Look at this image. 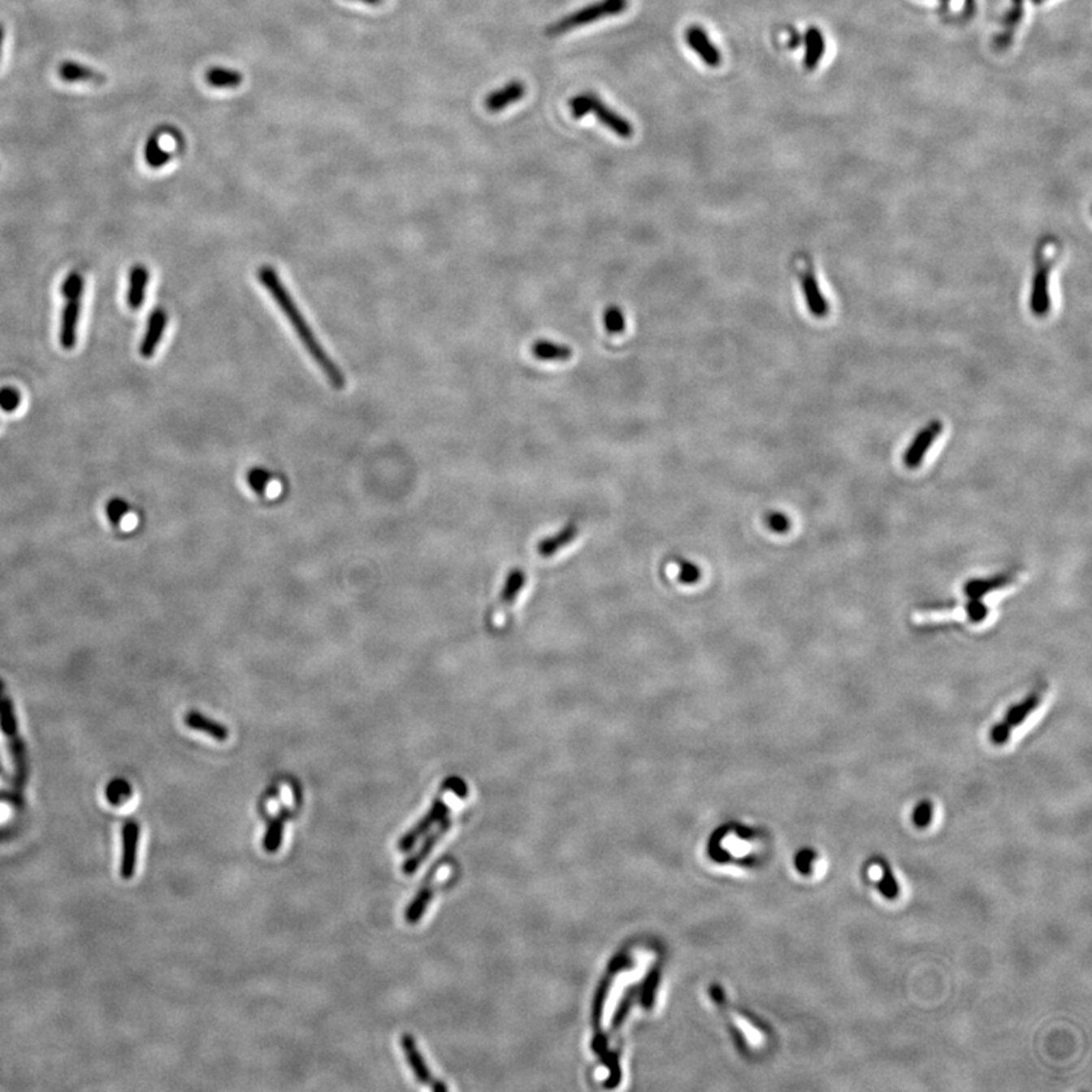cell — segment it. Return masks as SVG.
I'll return each mask as SVG.
<instances>
[{"label": "cell", "mask_w": 1092, "mask_h": 1092, "mask_svg": "<svg viewBox=\"0 0 1092 1092\" xmlns=\"http://www.w3.org/2000/svg\"><path fill=\"white\" fill-rule=\"evenodd\" d=\"M941 431H942V423L939 421H933L924 430L918 432L915 440L912 442V444L908 448V451H906V454H904V458H903L904 465L909 469L920 466L922 458L925 457L929 448L932 446L933 442L936 440V437L941 434Z\"/></svg>", "instance_id": "obj_9"}, {"label": "cell", "mask_w": 1092, "mask_h": 1092, "mask_svg": "<svg viewBox=\"0 0 1092 1092\" xmlns=\"http://www.w3.org/2000/svg\"><path fill=\"white\" fill-rule=\"evenodd\" d=\"M59 293L66 299V304L61 313V328H59V343L70 351L76 346L78 341V325H80V299L84 293V278L80 272L68 273L67 278L59 288Z\"/></svg>", "instance_id": "obj_3"}, {"label": "cell", "mask_w": 1092, "mask_h": 1092, "mask_svg": "<svg viewBox=\"0 0 1092 1092\" xmlns=\"http://www.w3.org/2000/svg\"><path fill=\"white\" fill-rule=\"evenodd\" d=\"M271 479V474L266 472L264 469H252L248 475V483L250 488L255 490L257 493H264L267 489V483Z\"/></svg>", "instance_id": "obj_34"}, {"label": "cell", "mask_w": 1092, "mask_h": 1092, "mask_svg": "<svg viewBox=\"0 0 1092 1092\" xmlns=\"http://www.w3.org/2000/svg\"><path fill=\"white\" fill-rule=\"evenodd\" d=\"M167 327V313L164 308H155L148 318L146 331L140 344V355L143 358H150L157 351Z\"/></svg>", "instance_id": "obj_10"}, {"label": "cell", "mask_w": 1092, "mask_h": 1092, "mask_svg": "<svg viewBox=\"0 0 1092 1092\" xmlns=\"http://www.w3.org/2000/svg\"><path fill=\"white\" fill-rule=\"evenodd\" d=\"M965 609H967L968 618L976 624L983 622L988 616V607L982 603L980 598H969Z\"/></svg>", "instance_id": "obj_33"}, {"label": "cell", "mask_w": 1092, "mask_h": 1092, "mask_svg": "<svg viewBox=\"0 0 1092 1092\" xmlns=\"http://www.w3.org/2000/svg\"><path fill=\"white\" fill-rule=\"evenodd\" d=\"M1011 731H1012V727H1011L1009 724H1006L1004 721L1000 722V724H997L995 727H992V730H990V740H992V743H995V745H1004V743L1009 740V738H1011Z\"/></svg>", "instance_id": "obj_37"}, {"label": "cell", "mask_w": 1092, "mask_h": 1092, "mask_svg": "<svg viewBox=\"0 0 1092 1092\" xmlns=\"http://www.w3.org/2000/svg\"><path fill=\"white\" fill-rule=\"evenodd\" d=\"M686 43L694 50L698 57L703 59L705 66L708 67H719L722 57L717 50V46L713 45L708 40V35L703 28L700 26H691L686 31Z\"/></svg>", "instance_id": "obj_11"}, {"label": "cell", "mask_w": 1092, "mask_h": 1092, "mask_svg": "<svg viewBox=\"0 0 1092 1092\" xmlns=\"http://www.w3.org/2000/svg\"><path fill=\"white\" fill-rule=\"evenodd\" d=\"M129 794H131V787H129V785H128L126 782H124V780H114L113 783H110L108 787H106V796H108V800H111L113 803H117V801L120 800V796L124 798V796H128Z\"/></svg>", "instance_id": "obj_36"}, {"label": "cell", "mask_w": 1092, "mask_h": 1092, "mask_svg": "<svg viewBox=\"0 0 1092 1092\" xmlns=\"http://www.w3.org/2000/svg\"><path fill=\"white\" fill-rule=\"evenodd\" d=\"M1021 17H1023V0H1013L1012 11L1009 12V15L1006 17V22H1004L1006 23V28H1009L1008 35L1012 37V29L1018 24V22H1021Z\"/></svg>", "instance_id": "obj_39"}, {"label": "cell", "mask_w": 1092, "mask_h": 1092, "mask_svg": "<svg viewBox=\"0 0 1092 1092\" xmlns=\"http://www.w3.org/2000/svg\"><path fill=\"white\" fill-rule=\"evenodd\" d=\"M0 730L8 743V750L11 754L12 763H14V771H15V785L19 789L28 782L29 775V762H28V751H26V743L20 736L19 730V719L15 713V707L11 696L6 691L5 682L0 680Z\"/></svg>", "instance_id": "obj_2"}, {"label": "cell", "mask_w": 1092, "mask_h": 1092, "mask_svg": "<svg viewBox=\"0 0 1092 1092\" xmlns=\"http://www.w3.org/2000/svg\"><path fill=\"white\" fill-rule=\"evenodd\" d=\"M577 535H578V526L575 523H568L565 528H561L556 535L542 539L537 545V552L542 557H552L554 554H557L558 551H561L569 544H572Z\"/></svg>", "instance_id": "obj_18"}, {"label": "cell", "mask_w": 1092, "mask_h": 1092, "mask_svg": "<svg viewBox=\"0 0 1092 1092\" xmlns=\"http://www.w3.org/2000/svg\"><path fill=\"white\" fill-rule=\"evenodd\" d=\"M675 561H677V566H678V581L682 584L692 586V584H696L698 581L701 580V570L695 563L689 561V560H684L682 557L677 558Z\"/></svg>", "instance_id": "obj_30"}, {"label": "cell", "mask_w": 1092, "mask_h": 1092, "mask_svg": "<svg viewBox=\"0 0 1092 1092\" xmlns=\"http://www.w3.org/2000/svg\"><path fill=\"white\" fill-rule=\"evenodd\" d=\"M0 777H2V778H6V771H5L3 765H2V760H0Z\"/></svg>", "instance_id": "obj_44"}, {"label": "cell", "mask_w": 1092, "mask_h": 1092, "mask_svg": "<svg viewBox=\"0 0 1092 1092\" xmlns=\"http://www.w3.org/2000/svg\"><path fill=\"white\" fill-rule=\"evenodd\" d=\"M930 819H932V804L927 803V801H924V803H921L918 808H915L913 821H915V824H916L918 827H927V824L930 822Z\"/></svg>", "instance_id": "obj_38"}, {"label": "cell", "mask_w": 1092, "mask_h": 1092, "mask_svg": "<svg viewBox=\"0 0 1092 1092\" xmlns=\"http://www.w3.org/2000/svg\"><path fill=\"white\" fill-rule=\"evenodd\" d=\"M105 512H106V518L110 519L111 525L117 528V526L120 525V522H122V519H124L126 514H128V512H129V505H128V502H126L125 500H122V498H113V500H110L106 502Z\"/></svg>", "instance_id": "obj_31"}, {"label": "cell", "mask_w": 1092, "mask_h": 1092, "mask_svg": "<svg viewBox=\"0 0 1092 1092\" xmlns=\"http://www.w3.org/2000/svg\"><path fill=\"white\" fill-rule=\"evenodd\" d=\"M442 787H444L446 791H453V792L458 796H466L467 794V787L466 785H465V782L460 780V778H457V777L448 778Z\"/></svg>", "instance_id": "obj_41"}, {"label": "cell", "mask_w": 1092, "mask_h": 1092, "mask_svg": "<svg viewBox=\"0 0 1092 1092\" xmlns=\"http://www.w3.org/2000/svg\"><path fill=\"white\" fill-rule=\"evenodd\" d=\"M1039 703H1041V694H1039V692H1034V694L1029 695L1024 701L1018 703V704L1012 705V707L1006 712L1004 722L1009 724L1011 727L1023 724L1024 721H1025V717H1029V713H1032V712L1035 710L1036 707L1039 705Z\"/></svg>", "instance_id": "obj_27"}, {"label": "cell", "mask_w": 1092, "mask_h": 1092, "mask_svg": "<svg viewBox=\"0 0 1092 1092\" xmlns=\"http://www.w3.org/2000/svg\"><path fill=\"white\" fill-rule=\"evenodd\" d=\"M184 722H185L187 727L192 728V730H196V731H202L205 734L211 736L213 739L219 740V742L227 740L228 736H229V731H228V728L225 727L223 724L216 722V721H213V719H210V717H204L202 713H199V712H196V710L188 712V713L185 715V717H184Z\"/></svg>", "instance_id": "obj_20"}, {"label": "cell", "mask_w": 1092, "mask_h": 1092, "mask_svg": "<svg viewBox=\"0 0 1092 1092\" xmlns=\"http://www.w3.org/2000/svg\"><path fill=\"white\" fill-rule=\"evenodd\" d=\"M58 76H59V80H64V82H67V84H75V82H93V84L101 85V84H103V82L106 80L105 75H102L101 72L89 67V66L80 64V63H76V61H70V59L64 61V63H61V64L58 66Z\"/></svg>", "instance_id": "obj_15"}, {"label": "cell", "mask_w": 1092, "mask_h": 1092, "mask_svg": "<svg viewBox=\"0 0 1092 1092\" xmlns=\"http://www.w3.org/2000/svg\"><path fill=\"white\" fill-rule=\"evenodd\" d=\"M434 869L436 868H432L427 882H423L421 890L416 894V897L410 903L409 908L405 910V920L409 924H418L422 916L425 915L430 903H431L432 897H434V886H432Z\"/></svg>", "instance_id": "obj_21"}, {"label": "cell", "mask_w": 1092, "mask_h": 1092, "mask_svg": "<svg viewBox=\"0 0 1092 1092\" xmlns=\"http://www.w3.org/2000/svg\"><path fill=\"white\" fill-rule=\"evenodd\" d=\"M525 91H526V89H525V85H523L522 82H519V80H512V82L505 84L502 89L492 91L489 96L486 98L484 105H486V108L489 110L490 113H500L504 108H507L509 105H513V103L521 101L523 96H525Z\"/></svg>", "instance_id": "obj_13"}, {"label": "cell", "mask_w": 1092, "mask_h": 1092, "mask_svg": "<svg viewBox=\"0 0 1092 1092\" xmlns=\"http://www.w3.org/2000/svg\"><path fill=\"white\" fill-rule=\"evenodd\" d=\"M3 41H5V28L0 23V59H2V49H3Z\"/></svg>", "instance_id": "obj_42"}, {"label": "cell", "mask_w": 1092, "mask_h": 1092, "mask_svg": "<svg viewBox=\"0 0 1092 1092\" xmlns=\"http://www.w3.org/2000/svg\"><path fill=\"white\" fill-rule=\"evenodd\" d=\"M604 330L612 336L622 334L626 331V316L618 306L605 308L603 313Z\"/></svg>", "instance_id": "obj_29"}, {"label": "cell", "mask_w": 1092, "mask_h": 1092, "mask_svg": "<svg viewBox=\"0 0 1092 1092\" xmlns=\"http://www.w3.org/2000/svg\"><path fill=\"white\" fill-rule=\"evenodd\" d=\"M569 108H570V114H572L574 119H581L587 114H595L598 117V120L604 126H607L609 129H612L616 136H621V138H631L633 136V132H635L633 125L626 119H624L621 114L614 113L613 110L610 106H607L596 94H592V93L577 94L574 99L569 101Z\"/></svg>", "instance_id": "obj_4"}, {"label": "cell", "mask_w": 1092, "mask_h": 1092, "mask_svg": "<svg viewBox=\"0 0 1092 1092\" xmlns=\"http://www.w3.org/2000/svg\"><path fill=\"white\" fill-rule=\"evenodd\" d=\"M1048 267L1041 266L1036 271L1034 276V287H1032V295H1030V308L1035 313L1036 316H1046L1050 311V276H1048Z\"/></svg>", "instance_id": "obj_14"}, {"label": "cell", "mask_w": 1092, "mask_h": 1092, "mask_svg": "<svg viewBox=\"0 0 1092 1092\" xmlns=\"http://www.w3.org/2000/svg\"><path fill=\"white\" fill-rule=\"evenodd\" d=\"M766 525H768L769 530H773L774 533H780V535H783L791 528V522L783 513H769L766 516Z\"/></svg>", "instance_id": "obj_35"}, {"label": "cell", "mask_w": 1092, "mask_h": 1092, "mask_svg": "<svg viewBox=\"0 0 1092 1092\" xmlns=\"http://www.w3.org/2000/svg\"><path fill=\"white\" fill-rule=\"evenodd\" d=\"M138 845H140V826L132 819L126 821L122 827V862H120V877L124 880H131L136 876Z\"/></svg>", "instance_id": "obj_8"}, {"label": "cell", "mask_w": 1092, "mask_h": 1092, "mask_svg": "<svg viewBox=\"0 0 1092 1092\" xmlns=\"http://www.w3.org/2000/svg\"><path fill=\"white\" fill-rule=\"evenodd\" d=\"M628 6V0H600L592 5H587L581 8L578 11L572 12L566 17L560 19L558 22L552 23L545 31L548 37H558L569 31H574L581 26H586L592 22H598L605 17H613L624 12Z\"/></svg>", "instance_id": "obj_5"}, {"label": "cell", "mask_w": 1092, "mask_h": 1092, "mask_svg": "<svg viewBox=\"0 0 1092 1092\" xmlns=\"http://www.w3.org/2000/svg\"><path fill=\"white\" fill-rule=\"evenodd\" d=\"M205 80L214 89H237L243 82V75L232 68L211 67L206 70Z\"/></svg>", "instance_id": "obj_24"}, {"label": "cell", "mask_w": 1092, "mask_h": 1092, "mask_svg": "<svg viewBox=\"0 0 1092 1092\" xmlns=\"http://www.w3.org/2000/svg\"><path fill=\"white\" fill-rule=\"evenodd\" d=\"M451 824H453L451 818L444 819V822H442V826H440L437 830L432 831L428 838H425V841H423V843L419 847V850L411 854L409 859H407V860L404 862V864H402V873H404L405 876H413V874L421 868V864H423L425 859L431 854L434 847L437 845V842L440 841V838L444 836V833L451 829Z\"/></svg>", "instance_id": "obj_12"}, {"label": "cell", "mask_w": 1092, "mask_h": 1092, "mask_svg": "<svg viewBox=\"0 0 1092 1092\" xmlns=\"http://www.w3.org/2000/svg\"><path fill=\"white\" fill-rule=\"evenodd\" d=\"M401 1046L405 1053V1058L409 1062L410 1068L414 1072L416 1079L422 1085H430L432 1091H446L448 1086L437 1079L432 1077L431 1071L428 1068L425 1059L421 1055L416 1039L410 1034H404L401 1038Z\"/></svg>", "instance_id": "obj_7"}, {"label": "cell", "mask_w": 1092, "mask_h": 1092, "mask_svg": "<svg viewBox=\"0 0 1092 1092\" xmlns=\"http://www.w3.org/2000/svg\"><path fill=\"white\" fill-rule=\"evenodd\" d=\"M258 280H260L262 287L267 290V293L272 296L276 306L284 313L285 318L290 322L292 328L295 331L296 336L299 337L301 343L304 344V348L307 349L311 360L323 372V375L327 376L331 386L337 388V390H341L343 387L346 386V376L343 374L340 367L337 366V363L331 358L330 353H327L325 348L320 344L318 336L314 334V331L311 330L307 318H304V314L301 313L293 296L290 295L287 287L283 284L280 275L276 273L272 266H262V269L258 271Z\"/></svg>", "instance_id": "obj_1"}, {"label": "cell", "mask_w": 1092, "mask_h": 1092, "mask_svg": "<svg viewBox=\"0 0 1092 1092\" xmlns=\"http://www.w3.org/2000/svg\"><path fill=\"white\" fill-rule=\"evenodd\" d=\"M1042 2H1046V0H1034V3H1036V5H1039V3H1042Z\"/></svg>", "instance_id": "obj_45"}, {"label": "cell", "mask_w": 1092, "mask_h": 1092, "mask_svg": "<svg viewBox=\"0 0 1092 1092\" xmlns=\"http://www.w3.org/2000/svg\"><path fill=\"white\" fill-rule=\"evenodd\" d=\"M801 285H803V292H804V297H806V302H808V311L815 318H821L827 316L829 304H827V299L821 293V288H819L815 275L810 272L804 273L801 276Z\"/></svg>", "instance_id": "obj_17"}, {"label": "cell", "mask_w": 1092, "mask_h": 1092, "mask_svg": "<svg viewBox=\"0 0 1092 1092\" xmlns=\"http://www.w3.org/2000/svg\"><path fill=\"white\" fill-rule=\"evenodd\" d=\"M531 353L539 362H568L572 357V348L556 341L540 339L531 346Z\"/></svg>", "instance_id": "obj_22"}, {"label": "cell", "mask_w": 1092, "mask_h": 1092, "mask_svg": "<svg viewBox=\"0 0 1092 1092\" xmlns=\"http://www.w3.org/2000/svg\"><path fill=\"white\" fill-rule=\"evenodd\" d=\"M448 813H449V808H448V804L444 803L442 795L436 796V800L432 801V806L431 808L428 810V813H427V815H425V817L413 827V829H410V830L399 839V852H402V853H409V852H411L413 847L418 843V841L421 839L422 836H423L427 831H430V829H431L434 824L444 821V819L448 817Z\"/></svg>", "instance_id": "obj_6"}, {"label": "cell", "mask_w": 1092, "mask_h": 1092, "mask_svg": "<svg viewBox=\"0 0 1092 1092\" xmlns=\"http://www.w3.org/2000/svg\"><path fill=\"white\" fill-rule=\"evenodd\" d=\"M883 871H885V878H883V882L880 883V889H882V892H883L885 895L892 899V897L897 895V885H895L894 877L890 876V871H889L887 866H883Z\"/></svg>", "instance_id": "obj_40"}, {"label": "cell", "mask_w": 1092, "mask_h": 1092, "mask_svg": "<svg viewBox=\"0 0 1092 1092\" xmlns=\"http://www.w3.org/2000/svg\"><path fill=\"white\" fill-rule=\"evenodd\" d=\"M525 583H526V575H525L522 569H512V572H509L505 583L502 586V591H500V607H502V609L510 607L514 603V600L518 598L519 592L522 591Z\"/></svg>", "instance_id": "obj_25"}, {"label": "cell", "mask_w": 1092, "mask_h": 1092, "mask_svg": "<svg viewBox=\"0 0 1092 1092\" xmlns=\"http://www.w3.org/2000/svg\"><path fill=\"white\" fill-rule=\"evenodd\" d=\"M357 2H363L366 5H379L383 0H357Z\"/></svg>", "instance_id": "obj_43"}, {"label": "cell", "mask_w": 1092, "mask_h": 1092, "mask_svg": "<svg viewBox=\"0 0 1092 1092\" xmlns=\"http://www.w3.org/2000/svg\"><path fill=\"white\" fill-rule=\"evenodd\" d=\"M1013 580V574H1000L990 578H977V580L968 581L965 584V593L968 598H983L988 592L997 591L1004 586H1008Z\"/></svg>", "instance_id": "obj_23"}, {"label": "cell", "mask_w": 1092, "mask_h": 1092, "mask_svg": "<svg viewBox=\"0 0 1092 1092\" xmlns=\"http://www.w3.org/2000/svg\"><path fill=\"white\" fill-rule=\"evenodd\" d=\"M20 402H22V396H20L19 390H15L14 387L0 388V409L3 411H6V413L15 411L19 409Z\"/></svg>", "instance_id": "obj_32"}, {"label": "cell", "mask_w": 1092, "mask_h": 1092, "mask_svg": "<svg viewBox=\"0 0 1092 1092\" xmlns=\"http://www.w3.org/2000/svg\"><path fill=\"white\" fill-rule=\"evenodd\" d=\"M824 50H826V43H824V37L821 34V31L817 28L808 29V34H806V58H804V64H806L808 70H815L818 67L819 61L824 55Z\"/></svg>", "instance_id": "obj_26"}, {"label": "cell", "mask_w": 1092, "mask_h": 1092, "mask_svg": "<svg viewBox=\"0 0 1092 1092\" xmlns=\"http://www.w3.org/2000/svg\"><path fill=\"white\" fill-rule=\"evenodd\" d=\"M149 284V271L146 266L143 264H136L132 266L129 272V284H128V306L131 310H140L145 304L146 297V288Z\"/></svg>", "instance_id": "obj_16"}, {"label": "cell", "mask_w": 1092, "mask_h": 1092, "mask_svg": "<svg viewBox=\"0 0 1092 1092\" xmlns=\"http://www.w3.org/2000/svg\"><path fill=\"white\" fill-rule=\"evenodd\" d=\"M159 136H161V131L152 132L146 140V146H145V158H146L149 167H152V169H159V167L166 166L171 159V154L162 150L159 146Z\"/></svg>", "instance_id": "obj_28"}, {"label": "cell", "mask_w": 1092, "mask_h": 1092, "mask_svg": "<svg viewBox=\"0 0 1092 1092\" xmlns=\"http://www.w3.org/2000/svg\"><path fill=\"white\" fill-rule=\"evenodd\" d=\"M292 818V810L283 806L275 818L269 819V826L262 839V848L267 854H275L283 845L284 826L287 819Z\"/></svg>", "instance_id": "obj_19"}]
</instances>
